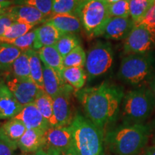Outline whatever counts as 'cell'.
Masks as SVG:
<instances>
[{
	"label": "cell",
	"mask_w": 155,
	"mask_h": 155,
	"mask_svg": "<svg viewBox=\"0 0 155 155\" xmlns=\"http://www.w3.org/2000/svg\"><path fill=\"white\" fill-rule=\"evenodd\" d=\"M75 95L86 117L104 132L117 119L125 94L122 87L104 81L98 86L81 89Z\"/></svg>",
	"instance_id": "1"
},
{
	"label": "cell",
	"mask_w": 155,
	"mask_h": 155,
	"mask_svg": "<svg viewBox=\"0 0 155 155\" xmlns=\"http://www.w3.org/2000/svg\"><path fill=\"white\" fill-rule=\"evenodd\" d=\"M152 127L145 124H123L108 131L106 142L116 155H138L146 147Z\"/></svg>",
	"instance_id": "2"
},
{
	"label": "cell",
	"mask_w": 155,
	"mask_h": 155,
	"mask_svg": "<svg viewBox=\"0 0 155 155\" xmlns=\"http://www.w3.org/2000/svg\"><path fill=\"white\" fill-rule=\"evenodd\" d=\"M75 155H102L104 132L87 117L76 114L70 124Z\"/></svg>",
	"instance_id": "3"
},
{
	"label": "cell",
	"mask_w": 155,
	"mask_h": 155,
	"mask_svg": "<svg viewBox=\"0 0 155 155\" xmlns=\"http://www.w3.org/2000/svg\"><path fill=\"white\" fill-rule=\"evenodd\" d=\"M155 108V98L149 86L137 87L124 96L121 117L124 124H144Z\"/></svg>",
	"instance_id": "4"
},
{
	"label": "cell",
	"mask_w": 155,
	"mask_h": 155,
	"mask_svg": "<svg viewBox=\"0 0 155 155\" xmlns=\"http://www.w3.org/2000/svg\"><path fill=\"white\" fill-rule=\"evenodd\" d=\"M155 76V57L152 53L127 55L122 58L118 77L130 86H145Z\"/></svg>",
	"instance_id": "5"
},
{
	"label": "cell",
	"mask_w": 155,
	"mask_h": 155,
	"mask_svg": "<svg viewBox=\"0 0 155 155\" xmlns=\"http://www.w3.org/2000/svg\"><path fill=\"white\" fill-rule=\"evenodd\" d=\"M73 14L80 19L81 26L90 38L102 36L111 18L108 3L105 0H81Z\"/></svg>",
	"instance_id": "6"
},
{
	"label": "cell",
	"mask_w": 155,
	"mask_h": 155,
	"mask_svg": "<svg viewBox=\"0 0 155 155\" xmlns=\"http://www.w3.org/2000/svg\"><path fill=\"white\" fill-rule=\"evenodd\" d=\"M114 63V51L108 42L98 41L86 54L85 65L89 81L105 75L111 70Z\"/></svg>",
	"instance_id": "7"
},
{
	"label": "cell",
	"mask_w": 155,
	"mask_h": 155,
	"mask_svg": "<svg viewBox=\"0 0 155 155\" xmlns=\"http://www.w3.org/2000/svg\"><path fill=\"white\" fill-rule=\"evenodd\" d=\"M155 47V35L142 23L136 25L124 43L125 55L152 53Z\"/></svg>",
	"instance_id": "8"
},
{
	"label": "cell",
	"mask_w": 155,
	"mask_h": 155,
	"mask_svg": "<svg viewBox=\"0 0 155 155\" xmlns=\"http://www.w3.org/2000/svg\"><path fill=\"white\" fill-rule=\"evenodd\" d=\"M4 81L17 101L23 106L33 103L40 91L31 80H22L12 74L7 75Z\"/></svg>",
	"instance_id": "9"
},
{
	"label": "cell",
	"mask_w": 155,
	"mask_h": 155,
	"mask_svg": "<svg viewBox=\"0 0 155 155\" xmlns=\"http://www.w3.org/2000/svg\"><path fill=\"white\" fill-rule=\"evenodd\" d=\"M73 88L65 84L57 96L53 98L54 116L57 121V127H68L73 121L71 111V96Z\"/></svg>",
	"instance_id": "10"
},
{
	"label": "cell",
	"mask_w": 155,
	"mask_h": 155,
	"mask_svg": "<svg viewBox=\"0 0 155 155\" xmlns=\"http://www.w3.org/2000/svg\"><path fill=\"white\" fill-rule=\"evenodd\" d=\"M47 148L61 152L71 149L72 146V131L71 127H50L45 134Z\"/></svg>",
	"instance_id": "11"
},
{
	"label": "cell",
	"mask_w": 155,
	"mask_h": 155,
	"mask_svg": "<svg viewBox=\"0 0 155 155\" xmlns=\"http://www.w3.org/2000/svg\"><path fill=\"white\" fill-rule=\"evenodd\" d=\"M135 25L131 17H111L102 36L106 40H125Z\"/></svg>",
	"instance_id": "12"
},
{
	"label": "cell",
	"mask_w": 155,
	"mask_h": 155,
	"mask_svg": "<svg viewBox=\"0 0 155 155\" xmlns=\"http://www.w3.org/2000/svg\"><path fill=\"white\" fill-rule=\"evenodd\" d=\"M14 118L22 121L27 129H36L45 132L51 127L34 103L23 106L20 112Z\"/></svg>",
	"instance_id": "13"
},
{
	"label": "cell",
	"mask_w": 155,
	"mask_h": 155,
	"mask_svg": "<svg viewBox=\"0 0 155 155\" xmlns=\"http://www.w3.org/2000/svg\"><path fill=\"white\" fill-rule=\"evenodd\" d=\"M9 13L14 22L24 23L36 26L39 23L46 22L49 17L34 7L26 5H15L9 7Z\"/></svg>",
	"instance_id": "14"
},
{
	"label": "cell",
	"mask_w": 155,
	"mask_h": 155,
	"mask_svg": "<svg viewBox=\"0 0 155 155\" xmlns=\"http://www.w3.org/2000/svg\"><path fill=\"white\" fill-rule=\"evenodd\" d=\"M26 130L27 128L22 121L12 118L0 126V140L17 150L19 139Z\"/></svg>",
	"instance_id": "15"
},
{
	"label": "cell",
	"mask_w": 155,
	"mask_h": 155,
	"mask_svg": "<svg viewBox=\"0 0 155 155\" xmlns=\"http://www.w3.org/2000/svg\"><path fill=\"white\" fill-rule=\"evenodd\" d=\"M22 108L2 80L0 83V120L12 119Z\"/></svg>",
	"instance_id": "16"
},
{
	"label": "cell",
	"mask_w": 155,
	"mask_h": 155,
	"mask_svg": "<svg viewBox=\"0 0 155 155\" xmlns=\"http://www.w3.org/2000/svg\"><path fill=\"white\" fill-rule=\"evenodd\" d=\"M46 22L53 25L63 35L78 33L82 27L80 19L73 13L52 15Z\"/></svg>",
	"instance_id": "17"
},
{
	"label": "cell",
	"mask_w": 155,
	"mask_h": 155,
	"mask_svg": "<svg viewBox=\"0 0 155 155\" xmlns=\"http://www.w3.org/2000/svg\"><path fill=\"white\" fill-rule=\"evenodd\" d=\"M63 35L53 25L45 22L40 27L35 28L33 50L38 51L43 47L55 45Z\"/></svg>",
	"instance_id": "18"
},
{
	"label": "cell",
	"mask_w": 155,
	"mask_h": 155,
	"mask_svg": "<svg viewBox=\"0 0 155 155\" xmlns=\"http://www.w3.org/2000/svg\"><path fill=\"white\" fill-rule=\"evenodd\" d=\"M46 132V131H45ZM45 131L27 129L18 142V149L22 152L35 153L45 144Z\"/></svg>",
	"instance_id": "19"
},
{
	"label": "cell",
	"mask_w": 155,
	"mask_h": 155,
	"mask_svg": "<svg viewBox=\"0 0 155 155\" xmlns=\"http://www.w3.org/2000/svg\"><path fill=\"white\" fill-rule=\"evenodd\" d=\"M38 53L42 63L54 70L57 73L60 78L64 81L63 72L65 68L63 65V57L58 52L55 46L52 45L43 47L39 50Z\"/></svg>",
	"instance_id": "20"
},
{
	"label": "cell",
	"mask_w": 155,
	"mask_h": 155,
	"mask_svg": "<svg viewBox=\"0 0 155 155\" xmlns=\"http://www.w3.org/2000/svg\"><path fill=\"white\" fill-rule=\"evenodd\" d=\"M43 69L44 91L48 95L54 98L61 93L66 83L62 81L54 70L42 63Z\"/></svg>",
	"instance_id": "21"
},
{
	"label": "cell",
	"mask_w": 155,
	"mask_h": 155,
	"mask_svg": "<svg viewBox=\"0 0 155 155\" xmlns=\"http://www.w3.org/2000/svg\"><path fill=\"white\" fill-rule=\"evenodd\" d=\"M33 103L43 117L50 124V127H57V121L53 112V98L46 94L45 91L40 90Z\"/></svg>",
	"instance_id": "22"
},
{
	"label": "cell",
	"mask_w": 155,
	"mask_h": 155,
	"mask_svg": "<svg viewBox=\"0 0 155 155\" xmlns=\"http://www.w3.org/2000/svg\"><path fill=\"white\" fill-rule=\"evenodd\" d=\"M22 51L7 42H0V71L11 70L14 62Z\"/></svg>",
	"instance_id": "23"
},
{
	"label": "cell",
	"mask_w": 155,
	"mask_h": 155,
	"mask_svg": "<svg viewBox=\"0 0 155 155\" xmlns=\"http://www.w3.org/2000/svg\"><path fill=\"white\" fill-rule=\"evenodd\" d=\"M63 80L73 89L81 90L84 86L88 79L86 72L83 68L71 67L65 68L63 72Z\"/></svg>",
	"instance_id": "24"
},
{
	"label": "cell",
	"mask_w": 155,
	"mask_h": 155,
	"mask_svg": "<svg viewBox=\"0 0 155 155\" xmlns=\"http://www.w3.org/2000/svg\"><path fill=\"white\" fill-rule=\"evenodd\" d=\"M30 58V79L36 85L40 90L44 91L43 85V69L42 63L38 55L37 50L33 49L28 50Z\"/></svg>",
	"instance_id": "25"
},
{
	"label": "cell",
	"mask_w": 155,
	"mask_h": 155,
	"mask_svg": "<svg viewBox=\"0 0 155 155\" xmlns=\"http://www.w3.org/2000/svg\"><path fill=\"white\" fill-rule=\"evenodd\" d=\"M155 5V0H129L130 17L136 25L139 24L148 11Z\"/></svg>",
	"instance_id": "26"
},
{
	"label": "cell",
	"mask_w": 155,
	"mask_h": 155,
	"mask_svg": "<svg viewBox=\"0 0 155 155\" xmlns=\"http://www.w3.org/2000/svg\"><path fill=\"white\" fill-rule=\"evenodd\" d=\"M12 75L22 80H31L30 58L28 51H22L21 55L14 62L11 68Z\"/></svg>",
	"instance_id": "27"
},
{
	"label": "cell",
	"mask_w": 155,
	"mask_h": 155,
	"mask_svg": "<svg viewBox=\"0 0 155 155\" xmlns=\"http://www.w3.org/2000/svg\"><path fill=\"white\" fill-rule=\"evenodd\" d=\"M35 25L14 22L5 31L2 36L0 37V42H7L19 38L30 32Z\"/></svg>",
	"instance_id": "28"
},
{
	"label": "cell",
	"mask_w": 155,
	"mask_h": 155,
	"mask_svg": "<svg viewBox=\"0 0 155 155\" xmlns=\"http://www.w3.org/2000/svg\"><path fill=\"white\" fill-rule=\"evenodd\" d=\"M79 45H81L80 39L75 34L63 35L55 45L58 52L63 58Z\"/></svg>",
	"instance_id": "29"
},
{
	"label": "cell",
	"mask_w": 155,
	"mask_h": 155,
	"mask_svg": "<svg viewBox=\"0 0 155 155\" xmlns=\"http://www.w3.org/2000/svg\"><path fill=\"white\" fill-rule=\"evenodd\" d=\"M86 62V53L81 45L78 46L69 54L63 58L64 68L85 67Z\"/></svg>",
	"instance_id": "30"
},
{
	"label": "cell",
	"mask_w": 155,
	"mask_h": 155,
	"mask_svg": "<svg viewBox=\"0 0 155 155\" xmlns=\"http://www.w3.org/2000/svg\"><path fill=\"white\" fill-rule=\"evenodd\" d=\"M53 2V0H15L13 5L30 6L49 17L52 15Z\"/></svg>",
	"instance_id": "31"
},
{
	"label": "cell",
	"mask_w": 155,
	"mask_h": 155,
	"mask_svg": "<svg viewBox=\"0 0 155 155\" xmlns=\"http://www.w3.org/2000/svg\"><path fill=\"white\" fill-rule=\"evenodd\" d=\"M108 12L111 17H130L129 0H120L108 4Z\"/></svg>",
	"instance_id": "32"
},
{
	"label": "cell",
	"mask_w": 155,
	"mask_h": 155,
	"mask_svg": "<svg viewBox=\"0 0 155 155\" xmlns=\"http://www.w3.org/2000/svg\"><path fill=\"white\" fill-rule=\"evenodd\" d=\"M80 1L81 0H53L52 15L73 13Z\"/></svg>",
	"instance_id": "33"
},
{
	"label": "cell",
	"mask_w": 155,
	"mask_h": 155,
	"mask_svg": "<svg viewBox=\"0 0 155 155\" xmlns=\"http://www.w3.org/2000/svg\"><path fill=\"white\" fill-rule=\"evenodd\" d=\"M35 40V28L32 29L24 35L7 42V43L12 45L22 51H26V50L33 49Z\"/></svg>",
	"instance_id": "34"
},
{
	"label": "cell",
	"mask_w": 155,
	"mask_h": 155,
	"mask_svg": "<svg viewBox=\"0 0 155 155\" xmlns=\"http://www.w3.org/2000/svg\"><path fill=\"white\" fill-rule=\"evenodd\" d=\"M140 23L144 24L155 35V5L148 11Z\"/></svg>",
	"instance_id": "35"
},
{
	"label": "cell",
	"mask_w": 155,
	"mask_h": 155,
	"mask_svg": "<svg viewBox=\"0 0 155 155\" xmlns=\"http://www.w3.org/2000/svg\"><path fill=\"white\" fill-rule=\"evenodd\" d=\"M14 23L12 18L8 12L0 16V37L2 36L6 30Z\"/></svg>",
	"instance_id": "36"
},
{
	"label": "cell",
	"mask_w": 155,
	"mask_h": 155,
	"mask_svg": "<svg viewBox=\"0 0 155 155\" xmlns=\"http://www.w3.org/2000/svg\"><path fill=\"white\" fill-rule=\"evenodd\" d=\"M15 151L8 144L0 140V155H15Z\"/></svg>",
	"instance_id": "37"
},
{
	"label": "cell",
	"mask_w": 155,
	"mask_h": 155,
	"mask_svg": "<svg viewBox=\"0 0 155 155\" xmlns=\"http://www.w3.org/2000/svg\"><path fill=\"white\" fill-rule=\"evenodd\" d=\"M60 153L61 152L52 150V149L43 147L40 150L37 151L35 153H32V155H59Z\"/></svg>",
	"instance_id": "38"
},
{
	"label": "cell",
	"mask_w": 155,
	"mask_h": 155,
	"mask_svg": "<svg viewBox=\"0 0 155 155\" xmlns=\"http://www.w3.org/2000/svg\"><path fill=\"white\" fill-rule=\"evenodd\" d=\"M13 5V2H0V16L7 12L11 6Z\"/></svg>",
	"instance_id": "39"
},
{
	"label": "cell",
	"mask_w": 155,
	"mask_h": 155,
	"mask_svg": "<svg viewBox=\"0 0 155 155\" xmlns=\"http://www.w3.org/2000/svg\"><path fill=\"white\" fill-rule=\"evenodd\" d=\"M143 155H155V140L154 143L152 146L149 147L148 148L145 150V152Z\"/></svg>",
	"instance_id": "40"
},
{
	"label": "cell",
	"mask_w": 155,
	"mask_h": 155,
	"mask_svg": "<svg viewBox=\"0 0 155 155\" xmlns=\"http://www.w3.org/2000/svg\"><path fill=\"white\" fill-rule=\"evenodd\" d=\"M148 86H149V87H150V88L151 89V91H152L153 94H154V96L155 98V76L153 78L152 80L150 81V82L149 83Z\"/></svg>",
	"instance_id": "41"
},
{
	"label": "cell",
	"mask_w": 155,
	"mask_h": 155,
	"mask_svg": "<svg viewBox=\"0 0 155 155\" xmlns=\"http://www.w3.org/2000/svg\"><path fill=\"white\" fill-rule=\"evenodd\" d=\"M59 155H75V154L74 152H73V150H71V149H70V150L63 151V152L60 153Z\"/></svg>",
	"instance_id": "42"
},
{
	"label": "cell",
	"mask_w": 155,
	"mask_h": 155,
	"mask_svg": "<svg viewBox=\"0 0 155 155\" xmlns=\"http://www.w3.org/2000/svg\"><path fill=\"white\" fill-rule=\"evenodd\" d=\"M15 0H0V2H14Z\"/></svg>",
	"instance_id": "43"
},
{
	"label": "cell",
	"mask_w": 155,
	"mask_h": 155,
	"mask_svg": "<svg viewBox=\"0 0 155 155\" xmlns=\"http://www.w3.org/2000/svg\"><path fill=\"white\" fill-rule=\"evenodd\" d=\"M105 1L108 4H110V3H114V2H116L120 1V0H105Z\"/></svg>",
	"instance_id": "44"
},
{
	"label": "cell",
	"mask_w": 155,
	"mask_h": 155,
	"mask_svg": "<svg viewBox=\"0 0 155 155\" xmlns=\"http://www.w3.org/2000/svg\"><path fill=\"white\" fill-rule=\"evenodd\" d=\"M153 129H154V132H155V121H154V125H153Z\"/></svg>",
	"instance_id": "45"
},
{
	"label": "cell",
	"mask_w": 155,
	"mask_h": 155,
	"mask_svg": "<svg viewBox=\"0 0 155 155\" xmlns=\"http://www.w3.org/2000/svg\"><path fill=\"white\" fill-rule=\"evenodd\" d=\"M2 80H3V79H2V78L1 75H0V83H1V82H2Z\"/></svg>",
	"instance_id": "46"
}]
</instances>
